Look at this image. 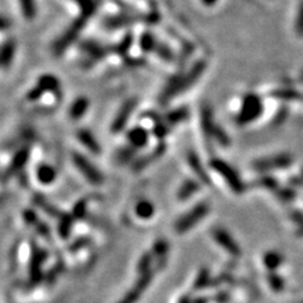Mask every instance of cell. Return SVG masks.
<instances>
[{
	"instance_id": "obj_1",
	"label": "cell",
	"mask_w": 303,
	"mask_h": 303,
	"mask_svg": "<svg viewBox=\"0 0 303 303\" xmlns=\"http://www.w3.org/2000/svg\"><path fill=\"white\" fill-rule=\"evenodd\" d=\"M207 66V61L201 58V60H197L189 70H183V71L173 75L167 81L163 90H162L161 96H159V104L167 105L170 101L175 100L176 98H180L183 94H186L205 75Z\"/></svg>"
},
{
	"instance_id": "obj_2",
	"label": "cell",
	"mask_w": 303,
	"mask_h": 303,
	"mask_svg": "<svg viewBox=\"0 0 303 303\" xmlns=\"http://www.w3.org/2000/svg\"><path fill=\"white\" fill-rule=\"evenodd\" d=\"M264 112V102L262 96L257 93H246L244 94L240 101L235 123L239 126H246L255 123Z\"/></svg>"
},
{
	"instance_id": "obj_3",
	"label": "cell",
	"mask_w": 303,
	"mask_h": 303,
	"mask_svg": "<svg viewBox=\"0 0 303 303\" xmlns=\"http://www.w3.org/2000/svg\"><path fill=\"white\" fill-rule=\"evenodd\" d=\"M89 19H90L89 16L79 14V16L72 20L71 24L66 28L62 34H60V37H57V39L53 42L52 52L55 53V56H62L69 49V47L79 39L80 34L86 27Z\"/></svg>"
},
{
	"instance_id": "obj_4",
	"label": "cell",
	"mask_w": 303,
	"mask_h": 303,
	"mask_svg": "<svg viewBox=\"0 0 303 303\" xmlns=\"http://www.w3.org/2000/svg\"><path fill=\"white\" fill-rule=\"evenodd\" d=\"M46 94H53L56 96L62 95V85L61 81L56 75L53 74H43L37 79L36 84L33 88L25 94V99L28 102H37L41 100Z\"/></svg>"
},
{
	"instance_id": "obj_5",
	"label": "cell",
	"mask_w": 303,
	"mask_h": 303,
	"mask_svg": "<svg viewBox=\"0 0 303 303\" xmlns=\"http://www.w3.org/2000/svg\"><path fill=\"white\" fill-rule=\"evenodd\" d=\"M210 167L218 176H221L224 178L231 191H234L236 195L244 194L245 185H244L243 180L240 178L239 173L226 161L221 158H212L210 161Z\"/></svg>"
},
{
	"instance_id": "obj_6",
	"label": "cell",
	"mask_w": 303,
	"mask_h": 303,
	"mask_svg": "<svg viewBox=\"0 0 303 303\" xmlns=\"http://www.w3.org/2000/svg\"><path fill=\"white\" fill-rule=\"evenodd\" d=\"M208 212H210V205H208L207 202L197 203L195 207H192L189 212L181 216L177 221H176V231H177L178 234H185V232L189 231L190 229L196 226L202 218H205Z\"/></svg>"
},
{
	"instance_id": "obj_7",
	"label": "cell",
	"mask_w": 303,
	"mask_h": 303,
	"mask_svg": "<svg viewBox=\"0 0 303 303\" xmlns=\"http://www.w3.org/2000/svg\"><path fill=\"white\" fill-rule=\"evenodd\" d=\"M71 158L74 166L76 167L77 171L86 178L88 182H90L91 185H96V186L104 182V176H102V173H101L100 171L98 170V167L91 163V162L89 161V158H86L84 154L79 153V152H72Z\"/></svg>"
},
{
	"instance_id": "obj_8",
	"label": "cell",
	"mask_w": 303,
	"mask_h": 303,
	"mask_svg": "<svg viewBox=\"0 0 303 303\" xmlns=\"http://www.w3.org/2000/svg\"><path fill=\"white\" fill-rule=\"evenodd\" d=\"M138 106V99L129 98L124 101L120 107L117 109L116 114L112 117L111 125H110V131L112 134H119L126 128L130 117L133 116L134 111L137 110Z\"/></svg>"
},
{
	"instance_id": "obj_9",
	"label": "cell",
	"mask_w": 303,
	"mask_h": 303,
	"mask_svg": "<svg viewBox=\"0 0 303 303\" xmlns=\"http://www.w3.org/2000/svg\"><path fill=\"white\" fill-rule=\"evenodd\" d=\"M291 164H292V157L287 153H281L257 159L251 163V167L259 172H267V171L279 170V168H287Z\"/></svg>"
},
{
	"instance_id": "obj_10",
	"label": "cell",
	"mask_w": 303,
	"mask_h": 303,
	"mask_svg": "<svg viewBox=\"0 0 303 303\" xmlns=\"http://www.w3.org/2000/svg\"><path fill=\"white\" fill-rule=\"evenodd\" d=\"M212 238L217 243V245L221 246L226 253H229L231 257H240L241 255V249L239 244L236 243L229 231L222 227H216L212 230Z\"/></svg>"
},
{
	"instance_id": "obj_11",
	"label": "cell",
	"mask_w": 303,
	"mask_h": 303,
	"mask_svg": "<svg viewBox=\"0 0 303 303\" xmlns=\"http://www.w3.org/2000/svg\"><path fill=\"white\" fill-rule=\"evenodd\" d=\"M81 49L86 56L85 62L88 63V66H94L96 62H99V61H101L104 57H106V56L111 52L109 48H106V47L102 46V44L94 41L82 42Z\"/></svg>"
},
{
	"instance_id": "obj_12",
	"label": "cell",
	"mask_w": 303,
	"mask_h": 303,
	"mask_svg": "<svg viewBox=\"0 0 303 303\" xmlns=\"http://www.w3.org/2000/svg\"><path fill=\"white\" fill-rule=\"evenodd\" d=\"M16 51H18V42L14 37H8L4 39L0 49V63H1V70L4 72L8 71L15 60Z\"/></svg>"
},
{
	"instance_id": "obj_13",
	"label": "cell",
	"mask_w": 303,
	"mask_h": 303,
	"mask_svg": "<svg viewBox=\"0 0 303 303\" xmlns=\"http://www.w3.org/2000/svg\"><path fill=\"white\" fill-rule=\"evenodd\" d=\"M153 271H149L147 273L140 274L139 279L137 281V283L134 284V287L129 291L128 293L125 295V297L121 300L120 303H135L138 300H139L140 296L143 295L145 290L148 288V286L150 284L152 279H153L154 276Z\"/></svg>"
},
{
	"instance_id": "obj_14",
	"label": "cell",
	"mask_w": 303,
	"mask_h": 303,
	"mask_svg": "<svg viewBox=\"0 0 303 303\" xmlns=\"http://www.w3.org/2000/svg\"><path fill=\"white\" fill-rule=\"evenodd\" d=\"M200 125L206 138H212L217 123L213 116V109L208 104H203L200 107Z\"/></svg>"
},
{
	"instance_id": "obj_15",
	"label": "cell",
	"mask_w": 303,
	"mask_h": 303,
	"mask_svg": "<svg viewBox=\"0 0 303 303\" xmlns=\"http://www.w3.org/2000/svg\"><path fill=\"white\" fill-rule=\"evenodd\" d=\"M149 131L144 126H133V128L126 131V140L129 143L128 145H130L135 150L147 147L148 143H149Z\"/></svg>"
},
{
	"instance_id": "obj_16",
	"label": "cell",
	"mask_w": 303,
	"mask_h": 303,
	"mask_svg": "<svg viewBox=\"0 0 303 303\" xmlns=\"http://www.w3.org/2000/svg\"><path fill=\"white\" fill-rule=\"evenodd\" d=\"M90 106H91L90 99L85 95H80L72 100L69 109H67V114H69V117L71 120L77 121L88 114Z\"/></svg>"
},
{
	"instance_id": "obj_17",
	"label": "cell",
	"mask_w": 303,
	"mask_h": 303,
	"mask_svg": "<svg viewBox=\"0 0 303 303\" xmlns=\"http://www.w3.org/2000/svg\"><path fill=\"white\" fill-rule=\"evenodd\" d=\"M28 159H29V148H20V149L14 154L13 158H11V162L9 163L8 168H6L5 173H4V180L16 175V173H19L20 171L24 168L25 164H27Z\"/></svg>"
},
{
	"instance_id": "obj_18",
	"label": "cell",
	"mask_w": 303,
	"mask_h": 303,
	"mask_svg": "<svg viewBox=\"0 0 303 303\" xmlns=\"http://www.w3.org/2000/svg\"><path fill=\"white\" fill-rule=\"evenodd\" d=\"M76 138L79 139V142L93 154L99 156V154L101 153L100 143H99V140L96 139V137L94 135L91 130H89V129L86 128L79 129L76 133Z\"/></svg>"
},
{
	"instance_id": "obj_19",
	"label": "cell",
	"mask_w": 303,
	"mask_h": 303,
	"mask_svg": "<svg viewBox=\"0 0 303 303\" xmlns=\"http://www.w3.org/2000/svg\"><path fill=\"white\" fill-rule=\"evenodd\" d=\"M187 163H189L190 168L195 172V175L197 176V178L200 180V182L206 185V186H210L211 181H210V176L207 175L206 172L205 167L202 166V162L200 161V157L197 156L195 152H189L187 154Z\"/></svg>"
},
{
	"instance_id": "obj_20",
	"label": "cell",
	"mask_w": 303,
	"mask_h": 303,
	"mask_svg": "<svg viewBox=\"0 0 303 303\" xmlns=\"http://www.w3.org/2000/svg\"><path fill=\"white\" fill-rule=\"evenodd\" d=\"M18 8L20 14L27 22H33L37 18L38 14V5L37 0H16Z\"/></svg>"
},
{
	"instance_id": "obj_21",
	"label": "cell",
	"mask_w": 303,
	"mask_h": 303,
	"mask_svg": "<svg viewBox=\"0 0 303 303\" xmlns=\"http://www.w3.org/2000/svg\"><path fill=\"white\" fill-rule=\"evenodd\" d=\"M36 176L39 183H42V185H51V183H53L56 181L57 172H56V170L51 164L42 163L37 167Z\"/></svg>"
},
{
	"instance_id": "obj_22",
	"label": "cell",
	"mask_w": 303,
	"mask_h": 303,
	"mask_svg": "<svg viewBox=\"0 0 303 303\" xmlns=\"http://www.w3.org/2000/svg\"><path fill=\"white\" fill-rule=\"evenodd\" d=\"M189 115H190L189 109H187L186 106L175 107V109H172L171 111H168L166 115H164L163 120L166 121L168 125L173 126V125H177V124L183 123V121L189 117Z\"/></svg>"
},
{
	"instance_id": "obj_23",
	"label": "cell",
	"mask_w": 303,
	"mask_h": 303,
	"mask_svg": "<svg viewBox=\"0 0 303 303\" xmlns=\"http://www.w3.org/2000/svg\"><path fill=\"white\" fill-rule=\"evenodd\" d=\"M158 39L154 37L153 33L144 32L139 38V46L144 53H150L156 51L157 46H158Z\"/></svg>"
},
{
	"instance_id": "obj_24",
	"label": "cell",
	"mask_w": 303,
	"mask_h": 303,
	"mask_svg": "<svg viewBox=\"0 0 303 303\" xmlns=\"http://www.w3.org/2000/svg\"><path fill=\"white\" fill-rule=\"evenodd\" d=\"M200 189V183L194 180H187L182 183V186L178 190L177 197L178 200H187L196 194Z\"/></svg>"
},
{
	"instance_id": "obj_25",
	"label": "cell",
	"mask_w": 303,
	"mask_h": 303,
	"mask_svg": "<svg viewBox=\"0 0 303 303\" xmlns=\"http://www.w3.org/2000/svg\"><path fill=\"white\" fill-rule=\"evenodd\" d=\"M135 215L143 220H148L154 215V206L152 202L147 201V200H142L135 206Z\"/></svg>"
},
{
	"instance_id": "obj_26",
	"label": "cell",
	"mask_w": 303,
	"mask_h": 303,
	"mask_svg": "<svg viewBox=\"0 0 303 303\" xmlns=\"http://www.w3.org/2000/svg\"><path fill=\"white\" fill-rule=\"evenodd\" d=\"M263 262H264V265L268 271L274 272L282 264L283 257L279 254L278 251H268L267 254L263 257Z\"/></svg>"
},
{
	"instance_id": "obj_27",
	"label": "cell",
	"mask_w": 303,
	"mask_h": 303,
	"mask_svg": "<svg viewBox=\"0 0 303 303\" xmlns=\"http://www.w3.org/2000/svg\"><path fill=\"white\" fill-rule=\"evenodd\" d=\"M74 220L70 215H62L61 216L60 224H58V234L62 239H67L69 238L70 232H71L72 229V224H74Z\"/></svg>"
},
{
	"instance_id": "obj_28",
	"label": "cell",
	"mask_w": 303,
	"mask_h": 303,
	"mask_svg": "<svg viewBox=\"0 0 303 303\" xmlns=\"http://www.w3.org/2000/svg\"><path fill=\"white\" fill-rule=\"evenodd\" d=\"M135 152H137V150L131 148L130 145L123 147L121 149H119V152L116 153V161L121 164L129 163V162L133 161L134 156H135Z\"/></svg>"
},
{
	"instance_id": "obj_29",
	"label": "cell",
	"mask_w": 303,
	"mask_h": 303,
	"mask_svg": "<svg viewBox=\"0 0 303 303\" xmlns=\"http://www.w3.org/2000/svg\"><path fill=\"white\" fill-rule=\"evenodd\" d=\"M210 284H211L210 272H208L206 268H203V269L200 271L199 276H197L196 281H195L194 288L196 291H200V290H203V288H206L207 286H210Z\"/></svg>"
},
{
	"instance_id": "obj_30",
	"label": "cell",
	"mask_w": 303,
	"mask_h": 303,
	"mask_svg": "<svg viewBox=\"0 0 303 303\" xmlns=\"http://www.w3.org/2000/svg\"><path fill=\"white\" fill-rule=\"evenodd\" d=\"M34 202H36V205L38 206V207H41L42 210L46 211V212L48 213V215L55 216V217H57V216H60V217H61V216H62V215H61L60 211H58L57 208L55 207V206L51 205V203H49L48 201H46V200H44L43 197H41V196L36 197V199H34Z\"/></svg>"
},
{
	"instance_id": "obj_31",
	"label": "cell",
	"mask_w": 303,
	"mask_h": 303,
	"mask_svg": "<svg viewBox=\"0 0 303 303\" xmlns=\"http://www.w3.org/2000/svg\"><path fill=\"white\" fill-rule=\"evenodd\" d=\"M212 138L218 143V144L222 145V147H229L230 145L229 135H227L226 131L224 130V128H221V126L218 125V124H217V126H216L215 131H213Z\"/></svg>"
},
{
	"instance_id": "obj_32",
	"label": "cell",
	"mask_w": 303,
	"mask_h": 303,
	"mask_svg": "<svg viewBox=\"0 0 303 303\" xmlns=\"http://www.w3.org/2000/svg\"><path fill=\"white\" fill-rule=\"evenodd\" d=\"M268 283H269L272 290L276 291V292H281L284 288V279L279 277L278 274L274 273V272H271L269 276H268Z\"/></svg>"
},
{
	"instance_id": "obj_33",
	"label": "cell",
	"mask_w": 303,
	"mask_h": 303,
	"mask_svg": "<svg viewBox=\"0 0 303 303\" xmlns=\"http://www.w3.org/2000/svg\"><path fill=\"white\" fill-rule=\"evenodd\" d=\"M150 265H152V254L147 253V254H144L140 258L139 263H138V272H139V274L147 273V272L152 271V269H150Z\"/></svg>"
},
{
	"instance_id": "obj_34",
	"label": "cell",
	"mask_w": 303,
	"mask_h": 303,
	"mask_svg": "<svg viewBox=\"0 0 303 303\" xmlns=\"http://www.w3.org/2000/svg\"><path fill=\"white\" fill-rule=\"evenodd\" d=\"M168 253V243L166 240H158L153 246V255L158 258H164Z\"/></svg>"
},
{
	"instance_id": "obj_35",
	"label": "cell",
	"mask_w": 303,
	"mask_h": 303,
	"mask_svg": "<svg viewBox=\"0 0 303 303\" xmlns=\"http://www.w3.org/2000/svg\"><path fill=\"white\" fill-rule=\"evenodd\" d=\"M295 30L298 36H303V1L301 3L300 8H298L297 16H296Z\"/></svg>"
},
{
	"instance_id": "obj_36",
	"label": "cell",
	"mask_w": 303,
	"mask_h": 303,
	"mask_svg": "<svg viewBox=\"0 0 303 303\" xmlns=\"http://www.w3.org/2000/svg\"><path fill=\"white\" fill-rule=\"evenodd\" d=\"M258 185L265 187V189H272V190H276L277 187H278L277 181L274 180L273 177H269V176H264V177L259 178V180H258Z\"/></svg>"
},
{
	"instance_id": "obj_37",
	"label": "cell",
	"mask_w": 303,
	"mask_h": 303,
	"mask_svg": "<svg viewBox=\"0 0 303 303\" xmlns=\"http://www.w3.org/2000/svg\"><path fill=\"white\" fill-rule=\"evenodd\" d=\"M86 213V201H79V203H76V206L74 207V212H72V215H74V217L76 218H81L84 217Z\"/></svg>"
},
{
	"instance_id": "obj_38",
	"label": "cell",
	"mask_w": 303,
	"mask_h": 303,
	"mask_svg": "<svg viewBox=\"0 0 303 303\" xmlns=\"http://www.w3.org/2000/svg\"><path fill=\"white\" fill-rule=\"evenodd\" d=\"M23 217H24V220H25V222H27V224H29V225H37V224H38V218H37L36 212H33V211L25 210Z\"/></svg>"
},
{
	"instance_id": "obj_39",
	"label": "cell",
	"mask_w": 303,
	"mask_h": 303,
	"mask_svg": "<svg viewBox=\"0 0 303 303\" xmlns=\"http://www.w3.org/2000/svg\"><path fill=\"white\" fill-rule=\"evenodd\" d=\"M88 243H89L88 239H79V240H76L71 246H70V250H79V249H82L84 246L88 245Z\"/></svg>"
},
{
	"instance_id": "obj_40",
	"label": "cell",
	"mask_w": 303,
	"mask_h": 303,
	"mask_svg": "<svg viewBox=\"0 0 303 303\" xmlns=\"http://www.w3.org/2000/svg\"><path fill=\"white\" fill-rule=\"evenodd\" d=\"M278 195L282 200H291L295 197V192L290 191V190H283V191L278 192Z\"/></svg>"
},
{
	"instance_id": "obj_41",
	"label": "cell",
	"mask_w": 303,
	"mask_h": 303,
	"mask_svg": "<svg viewBox=\"0 0 303 303\" xmlns=\"http://www.w3.org/2000/svg\"><path fill=\"white\" fill-rule=\"evenodd\" d=\"M229 298L230 297L227 292H221L216 296V301H217V303H227L229 302Z\"/></svg>"
},
{
	"instance_id": "obj_42",
	"label": "cell",
	"mask_w": 303,
	"mask_h": 303,
	"mask_svg": "<svg viewBox=\"0 0 303 303\" xmlns=\"http://www.w3.org/2000/svg\"><path fill=\"white\" fill-rule=\"evenodd\" d=\"M199 1L205 6V8H213V6L217 5L220 0H199Z\"/></svg>"
},
{
	"instance_id": "obj_43",
	"label": "cell",
	"mask_w": 303,
	"mask_h": 303,
	"mask_svg": "<svg viewBox=\"0 0 303 303\" xmlns=\"http://www.w3.org/2000/svg\"><path fill=\"white\" fill-rule=\"evenodd\" d=\"M192 303H208V300L205 297H199L196 300L192 301Z\"/></svg>"
},
{
	"instance_id": "obj_44",
	"label": "cell",
	"mask_w": 303,
	"mask_h": 303,
	"mask_svg": "<svg viewBox=\"0 0 303 303\" xmlns=\"http://www.w3.org/2000/svg\"><path fill=\"white\" fill-rule=\"evenodd\" d=\"M178 303H192V301L190 300L189 297H183V298H181V301Z\"/></svg>"
},
{
	"instance_id": "obj_45",
	"label": "cell",
	"mask_w": 303,
	"mask_h": 303,
	"mask_svg": "<svg viewBox=\"0 0 303 303\" xmlns=\"http://www.w3.org/2000/svg\"><path fill=\"white\" fill-rule=\"evenodd\" d=\"M302 79H303V74H302Z\"/></svg>"
}]
</instances>
